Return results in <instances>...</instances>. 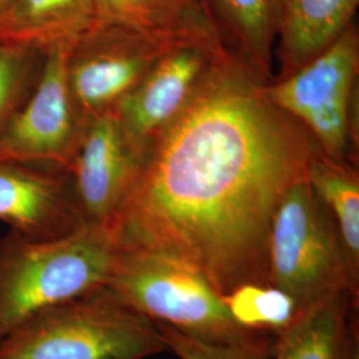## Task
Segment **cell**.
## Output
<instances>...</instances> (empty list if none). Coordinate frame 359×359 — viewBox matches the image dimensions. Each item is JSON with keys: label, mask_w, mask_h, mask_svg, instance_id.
Listing matches in <instances>:
<instances>
[{"label": "cell", "mask_w": 359, "mask_h": 359, "mask_svg": "<svg viewBox=\"0 0 359 359\" xmlns=\"http://www.w3.org/2000/svg\"><path fill=\"white\" fill-rule=\"evenodd\" d=\"M264 84L231 52L218 60L109 221L120 244L187 264L222 297L268 283L274 212L321 151Z\"/></svg>", "instance_id": "1"}, {"label": "cell", "mask_w": 359, "mask_h": 359, "mask_svg": "<svg viewBox=\"0 0 359 359\" xmlns=\"http://www.w3.org/2000/svg\"><path fill=\"white\" fill-rule=\"evenodd\" d=\"M118 241L109 222L53 240L0 238V339L31 316L104 286Z\"/></svg>", "instance_id": "2"}, {"label": "cell", "mask_w": 359, "mask_h": 359, "mask_svg": "<svg viewBox=\"0 0 359 359\" xmlns=\"http://www.w3.org/2000/svg\"><path fill=\"white\" fill-rule=\"evenodd\" d=\"M165 350L156 322L107 286L43 309L0 339V359H145Z\"/></svg>", "instance_id": "3"}, {"label": "cell", "mask_w": 359, "mask_h": 359, "mask_svg": "<svg viewBox=\"0 0 359 359\" xmlns=\"http://www.w3.org/2000/svg\"><path fill=\"white\" fill-rule=\"evenodd\" d=\"M266 283L290 295L297 313L335 293L359 299V271L306 177L285 192L274 212L266 245Z\"/></svg>", "instance_id": "4"}, {"label": "cell", "mask_w": 359, "mask_h": 359, "mask_svg": "<svg viewBox=\"0 0 359 359\" xmlns=\"http://www.w3.org/2000/svg\"><path fill=\"white\" fill-rule=\"evenodd\" d=\"M130 308L206 342H237L258 333L233 320L205 277L175 258L118 243L104 283Z\"/></svg>", "instance_id": "5"}, {"label": "cell", "mask_w": 359, "mask_h": 359, "mask_svg": "<svg viewBox=\"0 0 359 359\" xmlns=\"http://www.w3.org/2000/svg\"><path fill=\"white\" fill-rule=\"evenodd\" d=\"M358 68V28L353 23L306 65L264 84L262 92L270 103L308 129L327 157L350 163Z\"/></svg>", "instance_id": "6"}, {"label": "cell", "mask_w": 359, "mask_h": 359, "mask_svg": "<svg viewBox=\"0 0 359 359\" xmlns=\"http://www.w3.org/2000/svg\"><path fill=\"white\" fill-rule=\"evenodd\" d=\"M172 47L127 27L95 22L67 57L68 87L83 124L112 114Z\"/></svg>", "instance_id": "7"}, {"label": "cell", "mask_w": 359, "mask_h": 359, "mask_svg": "<svg viewBox=\"0 0 359 359\" xmlns=\"http://www.w3.org/2000/svg\"><path fill=\"white\" fill-rule=\"evenodd\" d=\"M71 46H56L47 51L35 90L0 128V161L69 173L86 130L67 80Z\"/></svg>", "instance_id": "8"}, {"label": "cell", "mask_w": 359, "mask_h": 359, "mask_svg": "<svg viewBox=\"0 0 359 359\" xmlns=\"http://www.w3.org/2000/svg\"><path fill=\"white\" fill-rule=\"evenodd\" d=\"M228 53L194 43L175 46L117 105L112 115L144 158L191 103L212 67Z\"/></svg>", "instance_id": "9"}, {"label": "cell", "mask_w": 359, "mask_h": 359, "mask_svg": "<svg viewBox=\"0 0 359 359\" xmlns=\"http://www.w3.org/2000/svg\"><path fill=\"white\" fill-rule=\"evenodd\" d=\"M0 221L36 240H53L87 224L69 173L0 161Z\"/></svg>", "instance_id": "10"}, {"label": "cell", "mask_w": 359, "mask_h": 359, "mask_svg": "<svg viewBox=\"0 0 359 359\" xmlns=\"http://www.w3.org/2000/svg\"><path fill=\"white\" fill-rule=\"evenodd\" d=\"M144 157L127 140L115 116L88 123L69 168L77 203L87 222L115 216L139 175Z\"/></svg>", "instance_id": "11"}, {"label": "cell", "mask_w": 359, "mask_h": 359, "mask_svg": "<svg viewBox=\"0 0 359 359\" xmlns=\"http://www.w3.org/2000/svg\"><path fill=\"white\" fill-rule=\"evenodd\" d=\"M358 298L335 293L299 310L276 335L270 359H359Z\"/></svg>", "instance_id": "12"}, {"label": "cell", "mask_w": 359, "mask_h": 359, "mask_svg": "<svg viewBox=\"0 0 359 359\" xmlns=\"http://www.w3.org/2000/svg\"><path fill=\"white\" fill-rule=\"evenodd\" d=\"M95 22L135 29L167 44L226 50L204 0H92Z\"/></svg>", "instance_id": "13"}, {"label": "cell", "mask_w": 359, "mask_h": 359, "mask_svg": "<svg viewBox=\"0 0 359 359\" xmlns=\"http://www.w3.org/2000/svg\"><path fill=\"white\" fill-rule=\"evenodd\" d=\"M359 0H280L274 53L287 76L333 44L353 25Z\"/></svg>", "instance_id": "14"}, {"label": "cell", "mask_w": 359, "mask_h": 359, "mask_svg": "<svg viewBox=\"0 0 359 359\" xmlns=\"http://www.w3.org/2000/svg\"><path fill=\"white\" fill-rule=\"evenodd\" d=\"M225 48L262 83L273 80L280 0H204Z\"/></svg>", "instance_id": "15"}, {"label": "cell", "mask_w": 359, "mask_h": 359, "mask_svg": "<svg viewBox=\"0 0 359 359\" xmlns=\"http://www.w3.org/2000/svg\"><path fill=\"white\" fill-rule=\"evenodd\" d=\"M95 23L92 0H8L0 39L48 51L74 44Z\"/></svg>", "instance_id": "16"}, {"label": "cell", "mask_w": 359, "mask_h": 359, "mask_svg": "<svg viewBox=\"0 0 359 359\" xmlns=\"http://www.w3.org/2000/svg\"><path fill=\"white\" fill-rule=\"evenodd\" d=\"M306 180L330 212L353 268L359 271V177L348 161H337L322 151L313 156Z\"/></svg>", "instance_id": "17"}, {"label": "cell", "mask_w": 359, "mask_h": 359, "mask_svg": "<svg viewBox=\"0 0 359 359\" xmlns=\"http://www.w3.org/2000/svg\"><path fill=\"white\" fill-rule=\"evenodd\" d=\"M233 320L248 330L281 333L297 314L294 299L269 283H246L224 295Z\"/></svg>", "instance_id": "18"}, {"label": "cell", "mask_w": 359, "mask_h": 359, "mask_svg": "<svg viewBox=\"0 0 359 359\" xmlns=\"http://www.w3.org/2000/svg\"><path fill=\"white\" fill-rule=\"evenodd\" d=\"M47 51L0 39V128L35 90Z\"/></svg>", "instance_id": "19"}, {"label": "cell", "mask_w": 359, "mask_h": 359, "mask_svg": "<svg viewBox=\"0 0 359 359\" xmlns=\"http://www.w3.org/2000/svg\"><path fill=\"white\" fill-rule=\"evenodd\" d=\"M167 350L180 359H270L276 334L258 333L237 342L216 344L194 338L177 329L156 322Z\"/></svg>", "instance_id": "20"}, {"label": "cell", "mask_w": 359, "mask_h": 359, "mask_svg": "<svg viewBox=\"0 0 359 359\" xmlns=\"http://www.w3.org/2000/svg\"><path fill=\"white\" fill-rule=\"evenodd\" d=\"M7 3H8V0H0V13L4 10V7L7 6Z\"/></svg>", "instance_id": "21"}]
</instances>
